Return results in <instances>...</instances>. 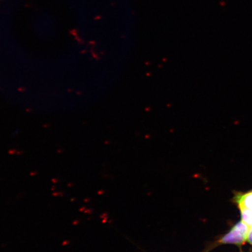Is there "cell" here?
Listing matches in <instances>:
<instances>
[{
	"mask_svg": "<svg viewBox=\"0 0 252 252\" xmlns=\"http://www.w3.org/2000/svg\"><path fill=\"white\" fill-rule=\"evenodd\" d=\"M251 226L244 222L243 220L239 222L232 228L227 234L216 242L208 245L202 252H209L216 246L220 244H235L242 245L247 241L248 232Z\"/></svg>",
	"mask_w": 252,
	"mask_h": 252,
	"instance_id": "obj_1",
	"label": "cell"
},
{
	"mask_svg": "<svg viewBox=\"0 0 252 252\" xmlns=\"http://www.w3.org/2000/svg\"><path fill=\"white\" fill-rule=\"evenodd\" d=\"M239 209H245L252 210V191L248 193L239 194L235 198Z\"/></svg>",
	"mask_w": 252,
	"mask_h": 252,
	"instance_id": "obj_2",
	"label": "cell"
},
{
	"mask_svg": "<svg viewBox=\"0 0 252 252\" xmlns=\"http://www.w3.org/2000/svg\"><path fill=\"white\" fill-rule=\"evenodd\" d=\"M242 220L249 226H252V210L241 209Z\"/></svg>",
	"mask_w": 252,
	"mask_h": 252,
	"instance_id": "obj_3",
	"label": "cell"
},
{
	"mask_svg": "<svg viewBox=\"0 0 252 252\" xmlns=\"http://www.w3.org/2000/svg\"><path fill=\"white\" fill-rule=\"evenodd\" d=\"M247 241L252 245V226H251L250 231L248 232Z\"/></svg>",
	"mask_w": 252,
	"mask_h": 252,
	"instance_id": "obj_4",
	"label": "cell"
}]
</instances>
